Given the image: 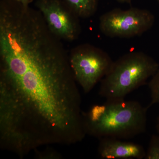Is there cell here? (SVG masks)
Listing matches in <instances>:
<instances>
[{
    "instance_id": "obj_1",
    "label": "cell",
    "mask_w": 159,
    "mask_h": 159,
    "mask_svg": "<svg viewBox=\"0 0 159 159\" xmlns=\"http://www.w3.org/2000/svg\"><path fill=\"white\" fill-rule=\"evenodd\" d=\"M148 108L135 100H106L82 113L84 128L98 139L129 140L146 131Z\"/></svg>"
},
{
    "instance_id": "obj_2",
    "label": "cell",
    "mask_w": 159,
    "mask_h": 159,
    "mask_svg": "<svg viewBox=\"0 0 159 159\" xmlns=\"http://www.w3.org/2000/svg\"><path fill=\"white\" fill-rule=\"evenodd\" d=\"M159 64L142 51H132L114 61L100 81L99 95L107 100L125 99L127 95L147 83L156 73Z\"/></svg>"
},
{
    "instance_id": "obj_3",
    "label": "cell",
    "mask_w": 159,
    "mask_h": 159,
    "mask_svg": "<svg viewBox=\"0 0 159 159\" xmlns=\"http://www.w3.org/2000/svg\"><path fill=\"white\" fill-rule=\"evenodd\" d=\"M69 58L75 80L85 93H89L100 82L114 62L105 51L88 43L72 49Z\"/></svg>"
},
{
    "instance_id": "obj_4",
    "label": "cell",
    "mask_w": 159,
    "mask_h": 159,
    "mask_svg": "<svg viewBox=\"0 0 159 159\" xmlns=\"http://www.w3.org/2000/svg\"><path fill=\"white\" fill-rule=\"evenodd\" d=\"M155 20L154 15L147 9H115L100 16L99 29L107 37L130 38L141 36L150 30Z\"/></svg>"
},
{
    "instance_id": "obj_5",
    "label": "cell",
    "mask_w": 159,
    "mask_h": 159,
    "mask_svg": "<svg viewBox=\"0 0 159 159\" xmlns=\"http://www.w3.org/2000/svg\"><path fill=\"white\" fill-rule=\"evenodd\" d=\"M0 145L21 157L34 150L26 133L17 107L10 95L0 87Z\"/></svg>"
},
{
    "instance_id": "obj_6",
    "label": "cell",
    "mask_w": 159,
    "mask_h": 159,
    "mask_svg": "<svg viewBox=\"0 0 159 159\" xmlns=\"http://www.w3.org/2000/svg\"><path fill=\"white\" fill-rule=\"evenodd\" d=\"M49 30L61 40L74 41L81 31L79 18L60 0H38L36 3Z\"/></svg>"
},
{
    "instance_id": "obj_7",
    "label": "cell",
    "mask_w": 159,
    "mask_h": 159,
    "mask_svg": "<svg viewBox=\"0 0 159 159\" xmlns=\"http://www.w3.org/2000/svg\"><path fill=\"white\" fill-rule=\"evenodd\" d=\"M98 153L104 159H143L146 150L135 142L112 138L99 139Z\"/></svg>"
},
{
    "instance_id": "obj_8",
    "label": "cell",
    "mask_w": 159,
    "mask_h": 159,
    "mask_svg": "<svg viewBox=\"0 0 159 159\" xmlns=\"http://www.w3.org/2000/svg\"><path fill=\"white\" fill-rule=\"evenodd\" d=\"M64 2L79 18H88L96 13L99 0H64Z\"/></svg>"
},
{
    "instance_id": "obj_9",
    "label": "cell",
    "mask_w": 159,
    "mask_h": 159,
    "mask_svg": "<svg viewBox=\"0 0 159 159\" xmlns=\"http://www.w3.org/2000/svg\"><path fill=\"white\" fill-rule=\"evenodd\" d=\"M148 85L151 99V103L148 107L152 104H159V66L156 73L148 82Z\"/></svg>"
},
{
    "instance_id": "obj_10",
    "label": "cell",
    "mask_w": 159,
    "mask_h": 159,
    "mask_svg": "<svg viewBox=\"0 0 159 159\" xmlns=\"http://www.w3.org/2000/svg\"><path fill=\"white\" fill-rule=\"evenodd\" d=\"M144 159H159V134L151 137Z\"/></svg>"
},
{
    "instance_id": "obj_11",
    "label": "cell",
    "mask_w": 159,
    "mask_h": 159,
    "mask_svg": "<svg viewBox=\"0 0 159 159\" xmlns=\"http://www.w3.org/2000/svg\"><path fill=\"white\" fill-rule=\"evenodd\" d=\"M14 1L21 3L25 6H28L29 3L31 2V0H14Z\"/></svg>"
},
{
    "instance_id": "obj_12",
    "label": "cell",
    "mask_w": 159,
    "mask_h": 159,
    "mask_svg": "<svg viewBox=\"0 0 159 159\" xmlns=\"http://www.w3.org/2000/svg\"><path fill=\"white\" fill-rule=\"evenodd\" d=\"M156 128L158 134H159V117H158L157 119L156 125Z\"/></svg>"
},
{
    "instance_id": "obj_13",
    "label": "cell",
    "mask_w": 159,
    "mask_h": 159,
    "mask_svg": "<svg viewBox=\"0 0 159 159\" xmlns=\"http://www.w3.org/2000/svg\"><path fill=\"white\" fill-rule=\"evenodd\" d=\"M116 1L119 2L130 3L132 0H116Z\"/></svg>"
},
{
    "instance_id": "obj_14",
    "label": "cell",
    "mask_w": 159,
    "mask_h": 159,
    "mask_svg": "<svg viewBox=\"0 0 159 159\" xmlns=\"http://www.w3.org/2000/svg\"><path fill=\"white\" fill-rule=\"evenodd\" d=\"M158 2L159 3V0H157Z\"/></svg>"
}]
</instances>
